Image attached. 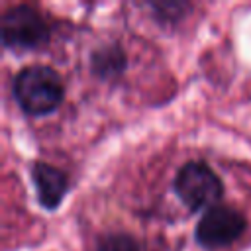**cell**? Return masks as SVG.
I'll return each instance as SVG.
<instances>
[{
	"label": "cell",
	"mask_w": 251,
	"mask_h": 251,
	"mask_svg": "<svg viewBox=\"0 0 251 251\" xmlns=\"http://www.w3.org/2000/svg\"><path fill=\"white\" fill-rule=\"evenodd\" d=\"M14 98L25 114L45 116L63 102L61 76L45 65H31L22 69L14 78Z\"/></svg>",
	"instance_id": "obj_1"
},
{
	"label": "cell",
	"mask_w": 251,
	"mask_h": 251,
	"mask_svg": "<svg viewBox=\"0 0 251 251\" xmlns=\"http://www.w3.org/2000/svg\"><path fill=\"white\" fill-rule=\"evenodd\" d=\"M175 192L190 210H210L224 194L218 175L200 161L182 165L175 176Z\"/></svg>",
	"instance_id": "obj_2"
},
{
	"label": "cell",
	"mask_w": 251,
	"mask_h": 251,
	"mask_svg": "<svg viewBox=\"0 0 251 251\" xmlns=\"http://www.w3.org/2000/svg\"><path fill=\"white\" fill-rule=\"evenodd\" d=\"M2 43L10 49H35L49 37L43 16L31 6H14L0 20Z\"/></svg>",
	"instance_id": "obj_3"
},
{
	"label": "cell",
	"mask_w": 251,
	"mask_h": 251,
	"mask_svg": "<svg viewBox=\"0 0 251 251\" xmlns=\"http://www.w3.org/2000/svg\"><path fill=\"white\" fill-rule=\"evenodd\" d=\"M245 229V218L241 212L229 206L216 204L204 212L196 226V241L208 249L224 247L235 241Z\"/></svg>",
	"instance_id": "obj_4"
},
{
	"label": "cell",
	"mask_w": 251,
	"mask_h": 251,
	"mask_svg": "<svg viewBox=\"0 0 251 251\" xmlns=\"http://www.w3.org/2000/svg\"><path fill=\"white\" fill-rule=\"evenodd\" d=\"M31 178H33V184L37 188V198L43 208H55L63 200L67 186H69L63 171L47 163H33Z\"/></svg>",
	"instance_id": "obj_5"
},
{
	"label": "cell",
	"mask_w": 251,
	"mask_h": 251,
	"mask_svg": "<svg viewBox=\"0 0 251 251\" xmlns=\"http://www.w3.org/2000/svg\"><path fill=\"white\" fill-rule=\"evenodd\" d=\"M98 251H139L133 237L126 233H112L98 241Z\"/></svg>",
	"instance_id": "obj_6"
},
{
	"label": "cell",
	"mask_w": 251,
	"mask_h": 251,
	"mask_svg": "<svg viewBox=\"0 0 251 251\" xmlns=\"http://www.w3.org/2000/svg\"><path fill=\"white\" fill-rule=\"evenodd\" d=\"M112 53H116V49H104V55H106V59H100V57H92V63H94V69L100 73V75H108V73H112L114 71V67L116 69H122V61L124 59H120V61H114L112 59Z\"/></svg>",
	"instance_id": "obj_7"
}]
</instances>
